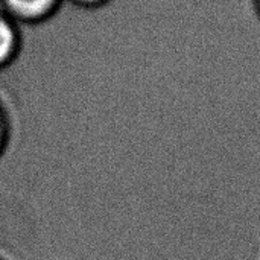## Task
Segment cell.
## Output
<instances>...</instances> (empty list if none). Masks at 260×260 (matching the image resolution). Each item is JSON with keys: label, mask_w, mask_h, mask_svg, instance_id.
I'll return each mask as SVG.
<instances>
[{"label": "cell", "mask_w": 260, "mask_h": 260, "mask_svg": "<svg viewBox=\"0 0 260 260\" xmlns=\"http://www.w3.org/2000/svg\"><path fill=\"white\" fill-rule=\"evenodd\" d=\"M66 0H0V9L20 26H40L50 21Z\"/></svg>", "instance_id": "cell-1"}, {"label": "cell", "mask_w": 260, "mask_h": 260, "mask_svg": "<svg viewBox=\"0 0 260 260\" xmlns=\"http://www.w3.org/2000/svg\"><path fill=\"white\" fill-rule=\"evenodd\" d=\"M23 26L0 9V72L17 62L23 52Z\"/></svg>", "instance_id": "cell-2"}, {"label": "cell", "mask_w": 260, "mask_h": 260, "mask_svg": "<svg viewBox=\"0 0 260 260\" xmlns=\"http://www.w3.org/2000/svg\"><path fill=\"white\" fill-rule=\"evenodd\" d=\"M14 136V122L9 108L0 99V160L8 152Z\"/></svg>", "instance_id": "cell-3"}, {"label": "cell", "mask_w": 260, "mask_h": 260, "mask_svg": "<svg viewBox=\"0 0 260 260\" xmlns=\"http://www.w3.org/2000/svg\"><path fill=\"white\" fill-rule=\"evenodd\" d=\"M113 0H66V3H70L79 9H87V11H96L108 6Z\"/></svg>", "instance_id": "cell-4"}, {"label": "cell", "mask_w": 260, "mask_h": 260, "mask_svg": "<svg viewBox=\"0 0 260 260\" xmlns=\"http://www.w3.org/2000/svg\"><path fill=\"white\" fill-rule=\"evenodd\" d=\"M251 6H253L254 14H256V17L259 18L260 21V0H251Z\"/></svg>", "instance_id": "cell-5"}, {"label": "cell", "mask_w": 260, "mask_h": 260, "mask_svg": "<svg viewBox=\"0 0 260 260\" xmlns=\"http://www.w3.org/2000/svg\"><path fill=\"white\" fill-rule=\"evenodd\" d=\"M0 260H6V259H3V257H2V256H0Z\"/></svg>", "instance_id": "cell-6"}]
</instances>
